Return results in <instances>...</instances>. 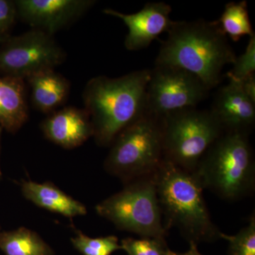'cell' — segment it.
Here are the masks:
<instances>
[{"label":"cell","instance_id":"6da1fadb","mask_svg":"<svg viewBox=\"0 0 255 255\" xmlns=\"http://www.w3.org/2000/svg\"><path fill=\"white\" fill-rule=\"evenodd\" d=\"M161 45L155 65L176 67L197 77L211 90L236 55L217 21H174Z\"/></svg>","mask_w":255,"mask_h":255},{"label":"cell","instance_id":"7a4b0ae2","mask_svg":"<svg viewBox=\"0 0 255 255\" xmlns=\"http://www.w3.org/2000/svg\"><path fill=\"white\" fill-rule=\"evenodd\" d=\"M150 77V70L145 69L120 78L97 76L87 82L82 99L97 145L111 146L122 130L145 115Z\"/></svg>","mask_w":255,"mask_h":255},{"label":"cell","instance_id":"3957f363","mask_svg":"<svg viewBox=\"0 0 255 255\" xmlns=\"http://www.w3.org/2000/svg\"><path fill=\"white\" fill-rule=\"evenodd\" d=\"M157 199L168 232L177 228L189 244L221 239L204 197V187L194 172L163 159L153 175Z\"/></svg>","mask_w":255,"mask_h":255},{"label":"cell","instance_id":"277c9868","mask_svg":"<svg viewBox=\"0 0 255 255\" xmlns=\"http://www.w3.org/2000/svg\"><path fill=\"white\" fill-rule=\"evenodd\" d=\"M194 173L204 189L223 199L238 200L251 194L255 189V162L248 135L223 132Z\"/></svg>","mask_w":255,"mask_h":255},{"label":"cell","instance_id":"5b68a950","mask_svg":"<svg viewBox=\"0 0 255 255\" xmlns=\"http://www.w3.org/2000/svg\"><path fill=\"white\" fill-rule=\"evenodd\" d=\"M163 159L160 122L145 114L116 137L105 169L126 184L152 177Z\"/></svg>","mask_w":255,"mask_h":255},{"label":"cell","instance_id":"8992f818","mask_svg":"<svg viewBox=\"0 0 255 255\" xmlns=\"http://www.w3.org/2000/svg\"><path fill=\"white\" fill-rule=\"evenodd\" d=\"M164 159L189 172H194L223 133L211 110L196 108L176 111L159 119Z\"/></svg>","mask_w":255,"mask_h":255},{"label":"cell","instance_id":"52a82bcc","mask_svg":"<svg viewBox=\"0 0 255 255\" xmlns=\"http://www.w3.org/2000/svg\"><path fill=\"white\" fill-rule=\"evenodd\" d=\"M96 212L121 231L135 233L140 238L165 239L164 226L153 176L125 184L95 206Z\"/></svg>","mask_w":255,"mask_h":255},{"label":"cell","instance_id":"ba28073f","mask_svg":"<svg viewBox=\"0 0 255 255\" xmlns=\"http://www.w3.org/2000/svg\"><path fill=\"white\" fill-rule=\"evenodd\" d=\"M210 90L197 77L176 67L155 65L146 89L145 114L157 119L196 108Z\"/></svg>","mask_w":255,"mask_h":255},{"label":"cell","instance_id":"9c48e42d","mask_svg":"<svg viewBox=\"0 0 255 255\" xmlns=\"http://www.w3.org/2000/svg\"><path fill=\"white\" fill-rule=\"evenodd\" d=\"M65 51L53 36L31 30L9 36L0 47V73L4 76L26 80L31 75L54 69L65 60Z\"/></svg>","mask_w":255,"mask_h":255},{"label":"cell","instance_id":"30bf717a","mask_svg":"<svg viewBox=\"0 0 255 255\" xmlns=\"http://www.w3.org/2000/svg\"><path fill=\"white\" fill-rule=\"evenodd\" d=\"M96 3L93 0H17L18 16L34 29L50 36L81 17Z\"/></svg>","mask_w":255,"mask_h":255},{"label":"cell","instance_id":"8fae6325","mask_svg":"<svg viewBox=\"0 0 255 255\" xmlns=\"http://www.w3.org/2000/svg\"><path fill=\"white\" fill-rule=\"evenodd\" d=\"M103 12L122 19L128 33L125 39L126 48L131 51L147 48L164 32H168L174 21L169 17L170 5L162 2H149L134 14H127L112 9Z\"/></svg>","mask_w":255,"mask_h":255},{"label":"cell","instance_id":"7c38bea8","mask_svg":"<svg viewBox=\"0 0 255 255\" xmlns=\"http://www.w3.org/2000/svg\"><path fill=\"white\" fill-rule=\"evenodd\" d=\"M211 112L223 132L248 135L255 123V104L243 92L240 82L229 80L216 94Z\"/></svg>","mask_w":255,"mask_h":255},{"label":"cell","instance_id":"4fadbf2b","mask_svg":"<svg viewBox=\"0 0 255 255\" xmlns=\"http://www.w3.org/2000/svg\"><path fill=\"white\" fill-rule=\"evenodd\" d=\"M48 140L65 149L82 145L93 137L91 119L87 111L66 107L48 114L41 124Z\"/></svg>","mask_w":255,"mask_h":255},{"label":"cell","instance_id":"5bb4252c","mask_svg":"<svg viewBox=\"0 0 255 255\" xmlns=\"http://www.w3.org/2000/svg\"><path fill=\"white\" fill-rule=\"evenodd\" d=\"M25 199L35 205L69 219L87 214L86 206L65 194L53 183L22 180L20 184Z\"/></svg>","mask_w":255,"mask_h":255},{"label":"cell","instance_id":"9a60e30c","mask_svg":"<svg viewBox=\"0 0 255 255\" xmlns=\"http://www.w3.org/2000/svg\"><path fill=\"white\" fill-rule=\"evenodd\" d=\"M27 87L24 80L0 77V127L16 133L28 119Z\"/></svg>","mask_w":255,"mask_h":255},{"label":"cell","instance_id":"2e32d148","mask_svg":"<svg viewBox=\"0 0 255 255\" xmlns=\"http://www.w3.org/2000/svg\"><path fill=\"white\" fill-rule=\"evenodd\" d=\"M26 80L31 89L32 105L42 113L55 112L68 100L70 82L54 69L43 70Z\"/></svg>","mask_w":255,"mask_h":255},{"label":"cell","instance_id":"e0dca14e","mask_svg":"<svg viewBox=\"0 0 255 255\" xmlns=\"http://www.w3.org/2000/svg\"><path fill=\"white\" fill-rule=\"evenodd\" d=\"M0 251L4 255H54L39 235L26 228L0 233Z\"/></svg>","mask_w":255,"mask_h":255},{"label":"cell","instance_id":"ac0fdd59","mask_svg":"<svg viewBox=\"0 0 255 255\" xmlns=\"http://www.w3.org/2000/svg\"><path fill=\"white\" fill-rule=\"evenodd\" d=\"M217 22L226 36L233 41H238L243 36H251L255 33L246 1L228 3Z\"/></svg>","mask_w":255,"mask_h":255},{"label":"cell","instance_id":"d6986e66","mask_svg":"<svg viewBox=\"0 0 255 255\" xmlns=\"http://www.w3.org/2000/svg\"><path fill=\"white\" fill-rule=\"evenodd\" d=\"M75 237L71 238L74 248L82 255H112L122 250L118 238L115 236L97 238H90L76 230Z\"/></svg>","mask_w":255,"mask_h":255},{"label":"cell","instance_id":"ffe728a7","mask_svg":"<svg viewBox=\"0 0 255 255\" xmlns=\"http://www.w3.org/2000/svg\"><path fill=\"white\" fill-rule=\"evenodd\" d=\"M221 239L228 242L229 255H255V216L251 215L249 223L234 236L222 233Z\"/></svg>","mask_w":255,"mask_h":255},{"label":"cell","instance_id":"44dd1931","mask_svg":"<svg viewBox=\"0 0 255 255\" xmlns=\"http://www.w3.org/2000/svg\"><path fill=\"white\" fill-rule=\"evenodd\" d=\"M120 246L128 255H167L169 249L165 239L151 238H125Z\"/></svg>","mask_w":255,"mask_h":255},{"label":"cell","instance_id":"7402d4cb","mask_svg":"<svg viewBox=\"0 0 255 255\" xmlns=\"http://www.w3.org/2000/svg\"><path fill=\"white\" fill-rule=\"evenodd\" d=\"M233 68L227 73L229 80L241 82L255 72V34L250 36L249 43L246 51L236 57Z\"/></svg>","mask_w":255,"mask_h":255},{"label":"cell","instance_id":"603a6c76","mask_svg":"<svg viewBox=\"0 0 255 255\" xmlns=\"http://www.w3.org/2000/svg\"><path fill=\"white\" fill-rule=\"evenodd\" d=\"M18 17L15 1L0 0V43L9 38Z\"/></svg>","mask_w":255,"mask_h":255},{"label":"cell","instance_id":"cb8c5ba5","mask_svg":"<svg viewBox=\"0 0 255 255\" xmlns=\"http://www.w3.org/2000/svg\"><path fill=\"white\" fill-rule=\"evenodd\" d=\"M245 95L255 104V75H251L240 82Z\"/></svg>","mask_w":255,"mask_h":255},{"label":"cell","instance_id":"d4e9b609","mask_svg":"<svg viewBox=\"0 0 255 255\" xmlns=\"http://www.w3.org/2000/svg\"><path fill=\"white\" fill-rule=\"evenodd\" d=\"M167 255H203L199 253L198 250V246L194 244H189V251L185 253H176L168 249L167 252Z\"/></svg>","mask_w":255,"mask_h":255},{"label":"cell","instance_id":"484cf974","mask_svg":"<svg viewBox=\"0 0 255 255\" xmlns=\"http://www.w3.org/2000/svg\"><path fill=\"white\" fill-rule=\"evenodd\" d=\"M2 128L0 127V140H1V132H2ZM1 177H2V173H1V167H0V180L1 179Z\"/></svg>","mask_w":255,"mask_h":255}]
</instances>
